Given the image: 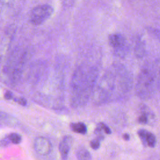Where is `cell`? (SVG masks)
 <instances>
[{"label": "cell", "mask_w": 160, "mask_h": 160, "mask_svg": "<svg viewBox=\"0 0 160 160\" xmlns=\"http://www.w3.org/2000/svg\"><path fill=\"white\" fill-rule=\"evenodd\" d=\"M132 86L131 75L122 68H114L106 72L101 79L94 94V101L104 103L129 92Z\"/></svg>", "instance_id": "obj_1"}, {"label": "cell", "mask_w": 160, "mask_h": 160, "mask_svg": "<svg viewBox=\"0 0 160 160\" xmlns=\"http://www.w3.org/2000/svg\"><path fill=\"white\" fill-rule=\"evenodd\" d=\"M98 76V71L95 68L86 69L79 67L74 71L70 84L73 106L78 107L87 103L95 87Z\"/></svg>", "instance_id": "obj_2"}, {"label": "cell", "mask_w": 160, "mask_h": 160, "mask_svg": "<svg viewBox=\"0 0 160 160\" xmlns=\"http://www.w3.org/2000/svg\"><path fill=\"white\" fill-rule=\"evenodd\" d=\"M154 81V73L148 69H143L139 74L136 85L137 95L142 99L149 98L153 91Z\"/></svg>", "instance_id": "obj_3"}, {"label": "cell", "mask_w": 160, "mask_h": 160, "mask_svg": "<svg viewBox=\"0 0 160 160\" xmlns=\"http://www.w3.org/2000/svg\"><path fill=\"white\" fill-rule=\"evenodd\" d=\"M53 13V8L49 4L34 7L30 14V21L34 25H40L48 19Z\"/></svg>", "instance_id": "obj_4"}, {"label": "cell", "mask_w": 160, "mask_h": 160, "mask_svg": "<svg viewBox=\"0 0 160 160\" xmlns=\"http://www.w3.org/2000/svg\"><path fill=\"white\" fill-rule=\"evenodd\" d=\"M34 148L39 154L47 156L51 152L52 146L49 139L44 136H39L34 139Z\"/></svg>", "instance_id": "obj_5"}, {"label": "cell", "mask_w": 160, "mask_h": 160, "mask_svg": "<svg viewBox=\"0 0 160 160\" xmlns=\"http://www.w3.org/2000/svg\"><path fill=\"white\" fill-rule=\"evenodd\" d=\"M73 144L72 137L69 135L65 136L59 144V151L62 160H67L69 151Z\"/></svg>", "instance_id": "obj_6"}, {"label": "cell", "mask_w": 160, "mask_h": 160, "mask_svg": "<svg viewBox=\"0 0 160 160\" xmlns=\"http://www.w3.org/2000/svg\"><path fill=\"white\" fill-rule=\"evenodd\" d=\"M109 42L113 48L119 51L124 49L126 46V39L124 37L119 33L110 34L109 36Z\"/></svg>", "instance_id": "obj_7"}, {"label": "cell", "mask_w": 160, "mask_h": 160, "mask_svg": "<svg viewBox=\"0 0 160 160\" xmlns=\"http://www.w3.org/2000/svg\"><path fill=\"white\" fill-rule=\"evenodd\" d=\"M154 116L152 111L146 106H143L141 108V114L138 117V122L142 124H147L149 121H152Z\"/></svg>", "instance_id": "obj_8"}, {"label": "cell", "mask_w": 160, "mask_h": 160, "mask_svg": "<svg viewBox=\"0 0 160 160\" xmlns=\"http://www.w3.org/2000/svg\"><path fill=\"white\" fill-rule=\"evenodd\" d=\"M1 126H15L18 124L17 119L11 115L5 112H1Z\"/></svg>", "instance_id": "obj_9"}, {"label": "cell", "mask_w": 160, "mask_h": 160, "mask_svg": "<svg viewBox=\"0 0 160 160\" xmlns=\"http://www.w3.org/2000/svg\"><path fill=\"white\" fill-rule=\"evenodd\" d=\"M70 128L72 131L81 134H86L88 130L86 124L81 122L71 123L70 124Z\"/></svg>", "instance_id": "obj_10"}, {"label": "cell", "mask_w": 160, "mask_h": 160, "mask_svg": "<svg viewBox=\"0 0 160 160\" xmlns=\"http://www.w3.org/2000/svg\"><path fill=\"white\" fill-rule=\"evenodd\" d=\"M76 158L78 160H92L89 151L85 148H79L76 151Z\"/></svg>", "instance_id": "obj_11"}, {"label": "cell", "mask_w": 160, "mask_h": 160, "mask_svg": "<svg viewBox=\"0 0 160 160\" xmlns=\"http://www.w3.org/2000/svg\"><path fill=\"white\" fill-rule=\"evenodd\" d=\"M156 142L157 140L155 135L152 132L148 131L146 138V146H149L150 148H154L156 144Z\"/></svg>", "instance_id": "obj_12"}, {"label": "cell", "mask_w": 160, "mask_h": 160, "mask_svg": "<svg viewBox=\"0 0 160 160\" xmlns=\"http://www.w3.org/2000/svg\"><path fill=\"white\" fill-rule=\"evenodd\" d=\"M104 139L102 135H99L96 139H94L90 141V146L94 150H97L99 148L101 145V141Z\"/></svg>", "instance_id": "obj_13"}, {"label": "cell", "mask_w": 160, "mask_h": 160, "mask_svg": "<svg viewBox=\"0 0 160 160\" xmlns=\"http://www.w3.org/2000/svg\"><path fill=\"white\" fill-rule=\"evenodd\" d=\"M7 137L8 138L11 142L15 144H19L21 141V136H20V134L16 132H12L9 134Z\"/></svg>", "instance_id": "obj_14"}, {"label": "cell", "mask_w": 160, "mask_h": 160, "mask_svg": "<svg viewBox=\"0 0 160 160\" xmlns=\"http://www.w3.org/2000/svg\"><path fill=\"white\" fill-rule=\"evenodd\" d=\"M148 132V130L144 129H140L138 131V134L141 139V141L144 146L146 147V134Z\"/></svg>", "instance_id": "obj_15"}, {"label": "cell", "mask_w": 160, "mask_h": 160, "mask_svg": "<svg viewBox=\"0 0 160 160\" xmlns=\"http://www.w3.org/2000/svg\"><path fill=\"white\" fill-rule=\"evenodd\" d=\"M97 128L100 129L101 131H104V132L107 134H109L111 133V131L110 128L106 124H104L103 122L98 123L97 125Z\"/></svg>", "instance_id": "obj_16"}, {"label": "cell", "mask_w": 160, "mask_h": 160, "mask_svg": "<svg viewBox=\"0 0 160 160\" xmlns=\"http://www.w3.org/2000/svg\"><path fill=\"white\" fill-rule=\"evenodd\" d=\"M14 101H15L16 102L19 104L20 105L22 106H25L26 104H27V101L26 99L23 98V97H14L13 99H12Z\"/></svg>", "instance_id": "obj_17"}, {"label": "cell", "mask_w": 160, "mask_h": 160, "mask_svg": "<svg viewBox=\"0 0 160 160\" xmlns=\"http://www.w3.org/2000/svg\"><path fill=\"white\" fill-rule=\"evenodd\" d=\"M4 98L8 100L13 99L14 98L13 93L10 91H6L4 92Z\"/></svg>", "instance_id": "obj_18"}, {"label": "cell", "mask_w": 160, "mask_h": 160, "mask_svg": "<svg viewBox=\"0 0 160 160\" xmlns=\"http://www.w3.org/2000/svg\"><path fill=\"white\" fill-rule=\"evenodd\" d=\"M10 142V141L9 139H8V138L7 137V136L6 137H4V138H2L1 139V145L2 147L3 146H6Z\"/></svg>", "instance_id": "obj_19"}, {"label": "cell", "mask_w": 160, "mask_h": 160, "mask_svg": "<svg viewBox=\"0 0 160 160\" xmlns=\"http://www.w3.org/2000/svg\"><path fill=\"white\" fill-rule=\"evenodd\" d=\"M122 138H123L124 140H125V141H129V139H130V136H129V135L128 133H125V134H123Z\"/></svg>", "instance_id": "obj_20"}]
</instances>
